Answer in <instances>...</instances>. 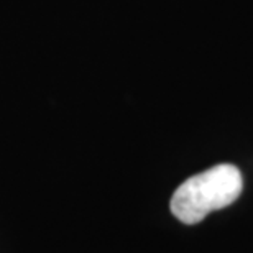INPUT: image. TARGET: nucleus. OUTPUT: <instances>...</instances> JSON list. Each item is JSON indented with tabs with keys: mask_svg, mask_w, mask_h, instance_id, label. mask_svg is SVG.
<instances>
[{
	"mask_svg": "<svg viewBox=\"0 0 253 253\" xmlns=\"http://www.w3.org/2000/svg\"><path fill=\"white\" fill-rule=\"evenodd\" d=\"M244 188L240 169L217 165L186 179L171 197V212L184 224H197L207 214L230 206Z\"/></svg>",
	"mask_w": 253,
	"mask_h": 253,
	"instance_id": "1",
	"label": "nucleus"
}]
</instances>
